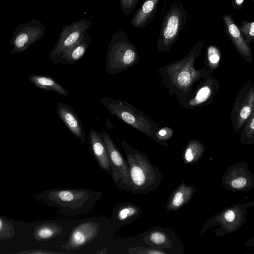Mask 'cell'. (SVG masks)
Segmentation results:
<instances>
[{
	"label": "cell",
	"instance_id": "1",
	"mask_svg": "<svg viewBox=\"0 0 254 254\" xmlns=\"http://www.w3.org/2000/svg\"><path fill=\"white\" fill-rule=\"evenodd\" d=\"M203 45L204 41H199L185 57L170 62L157 71L170 95H175L182 107L192 96L194 84L201 78L211 76L204 68L198 70L194 67Z\"/></svg>",
	"mask_w": 254,
	"mask_h": 254
},
{
	"label": "cell",
	"instance_id": "2",
	"mask_svg": "<svg viewBox=\"0 0 254 254\" xmlns=\"http://www.w3.org/2000/svg\"><path fill=\"white\" fill-rule=\"evenodd\" d=\"M103 193L89 189H52L35 196L37 200L59 209L61 213L76 216L90 212Z\"/></svg>",
	"mask_w": 254,
	"mask_h": 254
},
{
	"label": "cell",
	"instance_id": "3",
	"mask_svg": "<svg viewBox=\"0 0 254 254\" xmlns=\"http://www.w3.org/2000/svg\"><path fill=\"white\" fill-rule=\"evenodd\" d=\"M129 166L133 194H146L157 189L164 176L142 152L125 140L121 142Z\"/></svg>",
	"mask_w": 254,
	"mask_h": 254
},
{
	"label": "cell",
	"instance_id": "4",
	"mask_svg": "<svg viewBox=\"0 0 254 254\" xmlns=\"http://www.w3.org/2000/svg\"><path fill=\"white\" fill-rule=\"evenodd\" d=\"M140 59L135 45L127 34L118 30L112 36L106 57V70L110 75L129 69Z\"/></svg>",
	"mask_w": 254,
	"mask_h": 254
},
{
	"label": "cell",
	"instance_id": "5",
	"mask_svg": "<svg viewBox=\"0 0 254 254\" xmlns=\"http://www.w3.org/2000/svg\"><path fill=\"white\" fill-rule=\"evenodd\" d=\"M101 101L112 115L155 141V134L160 128L159 125L142 111L120 99L104 97Z\"/></svg>",
	"mask_w": 254,
	"mask_h": 254
},
{
	"label": "cell",
	"instance_id": "6",
	"mask_svg": "<svg viewBox=\"0 0 254 254\" xmlns=\"http://www.w3.org/2000/svg\"><path fill=\"white\" fill-rule=\"evenodd\" d=\"M187 16L186 10L180 2L175 1L172 4L161 23L157 52H169L185 27Z\"/></svg>",
	"mask_w": 254,
	"mask_h": 254
},
{
	"label": "cell",
	"instance_id": "7",
	"mask_svg": "<svg viewBox=\"0 0 254 254\" xmlns=\"http://www.w3.org/2000/svg\"><path fill=\"white\" fill-rule=\"evenodd\" d=\"M254 202L239 204L229 206L214 215L205 224L200 235L203 237L207 230L211 227L218 226L214 233L222 236L238 230L246 220L247 208L252 207Z\"/></svg>",
	"mask_w": 254,
	"mask_h": 254
},
{
	"label": "cell",
	"instance_id": "8",
	"mask_svg": "<svg viewBox=\"0 0 254 254\" xmlns=\"http://www.w3.org/2000/svg\"><path fill=\"white\" fill-rule=\"evenodd\" d=\"M106 146L111 168L110 175L121 190L132 191V187L129 166L115 142L106 132L99 133Z\"/></svg>",
	"mask_w": 254,
	"mask_h": 254
},
{
	"label": "cell",
	"instance_id": "9",
	"mask_svg": "<svg viewBox=\"0 0 254 254\" xmlns=\"http://www.w3.org/2000/svg\"><path fill=\"white\" fill-rule=\"evenodd\" d=\"M91 26L90 20L80 19L64 26L54 48L50 53L51 60L54 63L60 62L63 56L87 33Z\"/></svg>",
	"mask_w": 254,
	"mask_h": 254
},
{
	"label": "cell",
	"instance_id": "10",
	"mask_svg": "<svg viewBox=\"0 0 254 254\" xmlns=\"http://www.w3.org/2000/svg\"><path fill=\"white\" fill-rule=\"evenodd\" d=\"M142 240L152 248L166 254H183V245L176 231L170 228L154 227L141 235Z\"/></svg>",
	"mask_w": 254,
	"mask_h": 254
},
{
	"label": "cell",
	"instance_id": "11",
	"mask_svg": "<svg viewBox=\"0 0 254 254\" xmlns=\"http://www.w3.org/2000/svg\"><path fill=\"white\" fill-rule=\"evenodd\" d=\"M254 112V85L250 79L238 92L230 113V121L236 133Z\"/></svg>",
	"mask_w": 254,
	"mask_h": 254
},
{
	"label": "cell",
	"instance_id": "12",
	"mask_svg": "<svg viewBox=\"0 0 254 254\" xmlns=\"http://www.w3.org/2000/svg\"><path fill=\"white\" fill-rule=\"evenodd\" d=\"M221 183L228 190L246 191L254 188V176L250 171L247 163L238 162L225 171Z\"/></svg>",
	"mask_w": 254,
	"mask_h": 254
},
{
	"label": "cell",
	"instance_id": "13",
	"mask_svg": "<svg viewBox=\"0 0 254 254\" xmlns=\"http://www.w3.org/2000/svg\"><path fill=\"white\" fill-rule=\"evenodd\" d=\"M218 80L211 76L203 78L197 85L191 98L183 106L186 109L194 110L197 108L211 104L219 91Z\"/></svg>",
	"mask_w": 254,
	"mask_h": 254
},
{
	"label": "cell",
	"instance_id": "14",
	"mask_svg": "<svg viewBox=\"0 0 254 254\" xmlns=\"http://www.w3.org/2000/svg\"><path fill=\"white\" fill-rule=\"evenodd\" d=\"M100 225L95 222L80 223L72 231L67 242L61 245L66 250H77L88 245L97 238Z\"/></svg>",
	"mask_w": 254,
	"mask_h": 254
},
{
	"label": "cell",
	"instance_id": "15",
	"mask_svg": "<svg viewBox=\"0 0 254 254\" xmlns=\"http://www.w3.org/2000/svg\"><path fill=\"white\" fill-rule=\"evenodd\" d=\"M232 16V14L228 13H225L222 16V21L226 34L241 57L247 62H251L252 61L251 47L245 40Z\"/></svg>",
	"mask_w": 254,
	"mask_h": 254
},
{
	"label": "cell",
	"instance_id": "16",
	"mask_svg": "<svg viewBox=\"0 0 254 254\" xmlns=\"http://www.w3.org/2000/svg\"><path fill=\"white\" fill-rule=\"evenodd\" d=\"M142 212L140 206L131 202L119 203L112 210V223L118 230L135 222L141 216Z\"/></svg>",
	"mask_w": 254,
	"mask_h": 254
},
{
	"label": "cell",
	"instance_id": "17",
	"mask_svg": "<svg viewBox=\"0 0 254 254\" xmlns=\"http://www.w3.org/2000/svg\"><path fill=\"white\" fill-rule=\"evenodd\" d=\"M59 118L64 122L71 133L81 142L85 141L82 122L74 109L69 104L59 102L58 104Z\"/></svg>",
	"mask_w": 254,
	"mask_h": 254
},
{
	"label": "cell",
	"instance_id": "18",
	"mask_svg": "<svg viewBox=\"0 0 254 254\" xmlns=\"http://www.w3.org/2000/svg\"><path fill=\"white\" fill-rule=\"evenodd\" d=\"M196 191L195 186L187 185L184 180L182 181L169 197L166 204L167 211L180 210L192 200Z\"/></svg>",
	"mask_w": 254,
	"mask_h": 254
},
{
	"label": "cell",
	"instance_id": "19",
	"mask_svg": "<svg viewBox=\"0 0 254 254\" xmlns=\"http://www.w3.org/2000/svg\"><path fill=\"white\" fill-rule=\"evenodd\" d=\"M89 140L92 154L98 164L104 171L110 174L111 168L108 152L100 133L95 130L91 129Z\"/></svg>",
	"mask_w": 254,
	"mask_h": 254
},
{
	"label": "cell",
	"instance_id": "20",
	"mask_svg": "<svg viewBox=\"0 0 254 254\" xmlns=\"http://www.w3.org/2000/svg\"><path fill=\"white\" fill-rule=\"evenodd\" d=\"M160 0H145L135 12L131 21L134 28L145 27L154 18Z\"/></svg>",
	"mask_w": 254,
	"mask_h": 254
},
{
	"label": "cell",
	"instance_id": "21",
	"mask_svg": "<svg viewBox=\"0 0 254 254\" xmlns=\"http://www.w3.org/2000/svg\"><path fill=\"white\" fill-rule=\"evenodd\" d=\"M91 37L87 33L62 58L60 63L71 64L78 61L85 54L90 44Z\"/></svg>",
	"mask_w": 254,
	"mask_h": 254
},
{
	"label": "cell",
	"instance_id": "22",
	"mask_svg": "<svg viewBox=\"0 0 254 254\" xmlns=\"http://www.w3.org/2000/svg\"><path fill=\"white\" fill-rule=\"evenodd\" d=\"M205 150L204 145L196 139L190 140L184 147L182 159L186 164L195 165L200 160Z\"/></svg>",
	"mask_w": 254,
	"mask_h": 254
},
{
	"label": "cell",
	"instance_id": "23",
	"mask_svg": "<svg viewBox=\"0 0 254 254\" xmlns=\"http://www.w3.org/2000/svg\"><path fill=\"white\" fill-rule=\"evenodd\" d=\"M29 79L40 89L54 91L64 97H67L69 94L66 89L50 76L32 74L29 76Z\"/></svg>",
	"mask_w": 254,
	"mask_h": 254
},
{
	"label": "cell",
	"instance_id": "24",
	"mask_svg": "<svg viewBox=\"0 0 254 254\" xmlns=\"http://www.w3.org/2000/svg\"><path fill=\"white\" fill-rule=\"evenodd\" d=\"M62 228L55 223H44L37 226L33 233L37 241H49L60 235Z\"/></svg>",
	"mask_w": 254,
	"mask_h": 254
},
{
	"label": "cell",
	"instance_id": "25",
	"mask_svg": "<svg viewBox=\"0 0 254 254\" xmlns=\"http://www.w3.org/2000/svg\"><path fill=\"white\" fill-rule=\"evenodd\" d=\"M222 53L219 47L215 45H209L206 50L204 68L210 75L219 66Z\"/></svg>",
	"mask_w": 254,
	"mask_h": 254
},
{
	"label": "cell",
	"instance_id": "26",
	"mask_svg": "<svg viewBox=\"0 0 254 254\" xmlns=\"http://www.w3.org/2000/svg\"><path fill=\"white\" fill-rule=\"evenodd\" d=\"M240 141L241 143L250 145L254 143V112L244 123L241 128Z\"/></svg>",
	"mask_w": 254,
	"mask_h": 254
},
{
	"label": "cell",
	"instance_id": "27",
	"mask_svg": "<svg viewBox=\"0 0 254 254\" xmlns=\"http://www.w3.org/2000/svg\"><path fill=\"white\" fill-rule=\"evenodd\" d=\"M238 28L245 40L250 44L254 42V22L243 20Z\"/></svg>",
	"mask_w": 254,
	"mask_h": 254
},
{
	"label": "cell",
	"instance_id": "28",
	"mask_svg": "<svg viewBox=\"0 0 254 254\" xmlns=\"http://www.w3.org/2000/svg\"><path fill=\"white\" fill-rule=\"evenodd\" d=\"M15 235L13 225L0 216V239L12 238Z\"/></svg>",
	"mask_w": 254,
	"mask_h": 254
},
{
	"label": "cell",
	"instance_id": "29",
	"mask_svg": "<svg viewBox=\"0 0 254 254\" xmlns=\"http://www.w3.org/2000/svg\"><path fill=\"white\" fill-rule=\"evenodd\" d=\"M173 134V131L169 127H164L159 128L155 134V141L164 146H168L166 142L170 139Z\"/></svg>",
	"mask_w": 254,
	"mask_h": 254
},
{
	"label": "cell",
	"instance_id": "30",
	"mask_svg": "<svg viewBox=\"0 0 254 254\" xmlns=\"http://www.w3.org/2000/svg\"><path fill=\"white\" fill-rule=\"evenodd\" d=\"M127 252L130 254H166L161 250L151 247L135 246L127 249Z\"/></svg>",
	"mask_w": 254,
	"mask_h": 254
},
{
	"label": "cell",
	"instance_id": "31",
	"mask_svg": "<svg viewBox=\"0 0 254 254\" xmlns=\"http://www.w3.org/2000/svg\"><path fill=\"white\" fill-rule=\"evenodd\" d=\"M139 0H119L121 9L125 15L131 13Z\"/></svg>",
	"mask_w": 254,
	"mask_h": 254
},
{
	"label": "cell",
	"instance_id": "32",
	"mask_svg": "<svg viewBox=\"0 0 254 254\" xmlns=\"http://www.w3.org/2000/svg\"><path fill=\"white\" fill-rule=\"evenodd\" d=\"M17 254H64L63 252H58L43 249H28L16 253Z\"/></svg>",
	"mask_w": 254,
	"mask_h": 254
},
{
	"label": "cell",
	"instance_id": "33",
	"mask_svg": "<svg viewBox=\"0 0 254 254\" xmlns=\"http://www.w3.org/2000/svg\"><path fill=\"white\" fill-rule=\"evenodd\" d=\"M28 41V36L26 34L22 33L19 35L15 40L16 47L20 50L24 48Z\"/></svg>",
	"mask_w": 254,
	"mask_h": 254
},
{
	"label": "cell",
	"instance_id": "34",
	"mask_svg": "<svg viewBox=\"0 0 254 254\" xmlns=\"http://www.w3.org/2000/svg\"><path fill=\"white\" fill-rule=\"evenodd\" d=\"M233 8L235 10H241L243 7L244 0H231Z\"/></svg>",
	"mask_w": 254,
	"mask_h": 254
},
{
	"label": "cell",
	"instance_id": "35",
	"mask_svg": "<svg viewBox=\"0 0 254 254\" xmlns=\"http://www.w3.org/2000/svg\"><path fill=\"white\" fill-rule=\"evenodd\" d=\"M107 250V249H104V250H102V251H101L100 252H98L97 253V254H105L106 253V252H103V251L105 250Z\"/></svg>",
	"mask_w": 254,
	"mask_h": 254
}]
</instances>
